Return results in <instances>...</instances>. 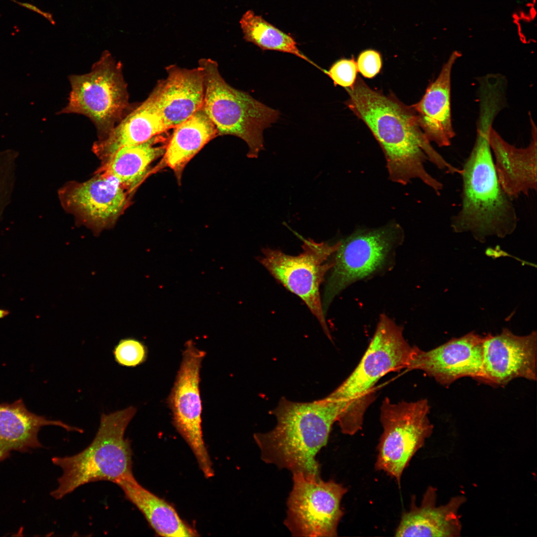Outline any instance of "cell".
Segmentation results:
<instances>
[{
	"mask_svg": "<svg viewBox=\"0 0 537 537\" xmlns=\"http://www.w3.org/2000/svg\"><path fill=\"white\" fill-rule=\"evenodd\" d=\"M205 355L192 341L187 342L167 403L174 426L190 447L205 477L210 478L214 472L203 439L199 390L200 369Z\"/></svg>",
	"mask_w": 537,
	"mask_h": 537,
	"instance_id": "7c38bea8",
	"label": "cell"
},
{
	"mask_svg": "<svg viewBox=\"0 0 537 537\" xmlns=\"http://www.w3.org/2000/svg\"><path fill=\"white\" fill-rule=\"evenodd\" d=\"M357 65L358 72L364 77L372 78L379 73L381 69V55L374 50H365L359 55Z\"/></svg>",
	"mask_w": 537,
	"mask_h": 537,
	"instance_id": "83f0119b",
	"label": "cell"
},
{
	"mask_svg": "<svg viewBox=\"0 0 537 537\" xmlns=\"http://www.w3.org/2000/svg\"><path fill=\"white\" fill-rule=\"evenodd\" d=\"M460 56L458 52H452L421 99L412 105L421 129L431 142L440 147L450 146L455 135L451 119V78L453 66Z\"/></svg>",
	"mask_w": 537,
	"mask_h": 537,
	"instance_id": "d6986e66",
	"label": "cell"
},
{
	"mask_svg": "<svg viewBox=\"0 0 537 537\" xmlns=\"http://www.w3.org/2000/svg\"><path fill=\"white\" fill-rule=\"evenodd\" d=\"M485 339L471 332L429 351L414 346L407 369L422 370L444 386L465 377L481 381Z\"/></svg>",
	"mask_w": 537,
	"mask_h": 537,
	"instance_id": "4fadbf2b",
	"label": "cell"
},
{
	"mask_svg": "<svg viewBox=\"0 0 537 537\" xmlns=\"http://www.w3.org/2000/svg\"><path fill=\"white\" fill-rule=\"evenodd\" d=\"M71 91L59 114L76 113L89 118L99 140L106 138L132 110L127 84L120 61L108 51L102 52L90 72L69 77Z\"/></svg>",
	"mask_w": 537,
	"mask_h": 537,
	"instance_id": "52a82bcc",
	"label": "cell"
},
{
	"mask_svg": "<svg viewBox=\"0 0 537 537\" xmlns=\"http://www.w3.org/2000/svg\"><path fill=\"white\" fill-rule=\"evenodd\" d=\"M136 412L130 406L108 414H102L99 427L91 443L76 454L52 458L61 468L58 486L50 494L61 499L85 484L99 481L115 483L133 475L131 442L124 437L126 429Z\"/></svg>",
	"mask_w": 537,
	"mask_h": 537,
	"instance_id": "5b68a950",
	"label": "cell"
},
{
	"mask_svg": "<svg viewBox=\"0 0 537 537\" xmlns=\"http://www.w3.org/2000/svg\"><path fill=\"white\" fill-rule=\"evenodd\" d=\"M128 191L113 176L103 173L60 192L64 207L95 229L110 227L127 206Z\"/></svg>",
	"mask_w": 537,
	"mask_h": 537,
	"instance_id": "9a60e30c",
	"label": "cell"
},
{
	"mask_svg": "<svg viewBox=\"0 0 537 537\" xmlns=\"http://www.w3.org/2000/svg\"><path fill=\"white\" fill-rule=\"evenodd\" d=\"M494 119L490 114H479L475 141L460 174V208L450 221L454 232L469 233L480 242L509 235L518 223L513 199L502 188L494 167L489 144Z\"/></svg>",
	"mask_w": 537,
	"mask_h": 537,
	"instance_id": "7a4b0ae2",
	"label": "cell"
},
{
	"mask_svg": "<svg viewBox=\"0 0 537 537\" xmlns=\"http://www.w3.org/2000/svg\"><path fill=\"white\" fill-rule=\"evenodd\" d=\"M537 359L536 331L521 336L504 328L499 334L486 335L481 382L502 386L518 378L536 381Z\"/></svg>",
	"mask_w": 537,
	"mask_h": 537,
	"instance_id": "5bb4252c",
	"label": "cell"
},
{
	"mask_svg": "<svg viewBox=\"0 0 537 537\" xmlns=\"http://www.w3.org/2000/svg\"><path fill=\"white\" fill-rule=\"evenodd\" d=\"M402 326L382 314L358 365L327 397L339 408L342 432L353 435L361 429L364 414L375 398V385L386 374L407 368L412 347Z\"/></svg>",
	"mask_w": 537,
	"mask_h": 537,
	"instance_id": "277c9868",
	"label": "cell"
},
{
	"mask_svg": "<svg viewBox=\"0 0 537 537\" xmlns=\"http://www.w3.org/2000/svg\"><path fill=\"white\" fill-rule=\"evenodd\" d=\"M358 72L357 62L353 58L340 59L334 63L328 71H323L335 86L345 88H350L354 84Z\"/></svg>",
	"mask_w": 537,
	"mask_h": 537,
	"instance_id": "4316f807",
	"label": "cell"
},
{
	"mask_svg": "<svg viewBox=\"0 0 537 537\" xmlns=\"http://www.w3.org/2000/svg\"><path fill=\"white\" fill-rule=\"evenodd\" d=\"M168 130L152 91L147 98L128 113L106 138L96 142L93 150L105 161L123 146L146 142Z\"/></svg>",
	"mask_w": 537,
	"mask_h": 537,
	"instance_id": "44dd1931",
	"label": "cell"
},
{
	"mask_svg": "<svg viewBox=\"0 0 537 537\" xmlns=\"http://www.w3.org/2000/svg\"><path fill=\"white\" fill-rule=\"evenodd\" d=\"M301 238L302 252L297 256L266 248L259 261L273 277L299 296L316 317L327 337L332 340L322 307L320 287L332 268L333 255L341 241L318 243Z\"/></svg>",
	"mask_w": 537,
	"mask_h": 537,
	"instance_id": "9c48e42d",
	"label": "cell"
},
{
	"mask_svg": "<svg viewBox=\"0 0 537 537\" xmlns=\"http://www.w3.org/2000/svg\"><path fill=\"white\" fill-rule=\"evenodd\" d=\"M10 0L14 2L15 3L18 4V5H20L21 6L24 7L25 8H26L27 9H28L29 10H30L31 11H34L35 12H36V13L41 15L42 16L44 17L45 18H46L52 24H53V25L55 24V21H54V19L53 18V16H52V14H51L50 13L43 11L42 10H41L40 8L37 7V6H36L31 4V3H27V2H22L18 1L17 0Z\"/></svg>",
	"mask_w": 537,
	"mask_h": 537,
	"instance_id": "f1b7e54d",
	"label": "cell"
},
{
	"mask_svg": "<svg viewBox=\"0 0 537 537\" xmlns=\"http://www.w3.org/2000/svg\"><path fill=\"white\" fill-rule=\"evenodd\" d=\"M284 524L294 537H335L344 512L341 502L347 489L320 476L292 473Z\"/></svg>",
	"mask_w": 537,
	"mask_h": 537,
	"instance_id": "8fae6325",
	"label": "cell"
},
{
	"mask_svg": "<svg viewBox=\"0 0 537 537\" xmlns=\"http://www.w3.org/2000/svg\"><path fill=\"white\" fill-rule=\"evenodd\" d=\"M48 425L83 432L61 421L49 420L30 412L21 398L12 403L0 404V462L9 457L12 451L24 452L43 447L38 434L42 427Z\"/></svg>",
	"mask_w": 537,
	"mask_h": 537,
	"instance_id": "ffe728a7",
	"label": "cell"
},
{
	"mask_svg": "<svg viewBox=\"0 0 537 537\" xmlns=\"http://www.w3.org/2000/svg\"><path fill=\"white\" fill-rule=\"evenodd\" d=\"M204 83L202 108L215 125L218 135H233L249 147L247 156L257 158L264 149L263 132L279 118V111L237 90L222 77L217 63L199 60Z\"/></svg>",
	"mask_w": 537,
	"mask_h": 537,
	"instance_id": "8992f818",
	"label": "cell"
},
{
	"mask_svg": "<svg viewBox=\"0 0 537 537\" xmlns=\"http://www.w3.org/2000/svg\"><path fill=\"white\" fill-rule=\"evenodd\" d=\"M493 78H496V77H493ZM498 79H499V78H498ZM500 80H501V79H500Z\"/></svg>",
	"mask_w": 537,
	"mask_h": 537,
	"instance_id": "f546056e",
	"label": "cell"
},
{
	"mask_svg": "<svg viewBox=\"0 0 537 537\" xmlns=\"http://www.w3.org/2000/svg\"><path fill=\"white\" fill-rule=\"evenodd\" d=\"M437 496L436 489L430 486L419 506L413 501L409 511L402 514L395 536H460L462 524L459 512L466 497L455 496L446 504L437 505Z\"/></svg>",
	"mask_w": 537,
	"mask_h": 537,
	"instance_id": "ac0fdd59",
	"label": "cell"
},
{
	"mask_svg": "<svg viewBox=\"0 0 537 537\" xmlns=\"http://www.w3.org/2000/svg\"><path fill=\"white\" fill-rule=\"evenodd\" d=\"M125 498L143 514L156 534L163 537H194L197 533L184 522L168 502L141 485L133 475L115 482Z\"/></svg>",
	"mask_w": 537,
	"mask_h": 537,
	"instance_id": "7402d4cb",
	"label": "cell"
},
{
	"mask_svg": "<svg viewBox=\"0 0 537 537\" xmlns=\"http://www.w3.org/2000/svg\"><path fill=\"white\" fill-rule=\"evenodd\" d=\"M345 90L349 95L346 105L365 123L381 147L391 180L406 185L418 179L439 195L443 184L427 171L426 162L448 174L460 173L431 145L412 106L371 89L359 77Z\"/></svg>",
	"mask_w": 537,
	"mask_h": 537,
	"instance_id": "6da1fadb",
	"label": "cell"
},
{
	"mask_svg": "<svg viewBox=\"0 0 537 537\" xmlns=\"http://www.w3.org/2000/svg\"><path fill=\"white\" fill-rule=\"evenodd\" d=\"M165 153L167 165L176 172L185 165L218 134L217 130L202 108L177 125Z\"/></svg>",
	"mask_w": 537,
	"mask_h": 537,
	"instance_id": "603a6c76",
	"label": "cell"
},
{
	"mask_svg": "<svg viewBox=\"0 0 537 537\" xmlns=\"http://www.w3.org/2000/svg\"><path fill=\"white\" fill-rule=\"evenodd\" d=\"M429 411L430 405L425 399L397 403L384 399L380 407L383 432L377 447V470L400 482L411 458L433 433Z\"/></svg>",
	"mask_w": 537,
	"mask_h": 537,
	"instance_id": "30bf717a",
	"label": "cell"
},
{
	"mask_svg": "<svg viewBox=\"0 0 537 537\" xmlns=\"http://www.w3.org/2000/svg\"><path fill=\"white\" fill-rule=\"evenodd\" d=\"M113 354L116 361L119 364L134 367L143 363L146 359L147 350L145 346L133 338L122 339L114 348Z\"/></svg>",
	"mask_w": 537,
	"mask_h": 537,
	"instance_id": "484cf974",
	"label": "cell"
},
{
	"mask_svg": "<svg viewBox=\"0 0 537 537\" xmlns=\"http://www.w3.org/2000/svg\"><path fill=\"white\" fill-rule=\"evenodd\" d=\"M158 138L136 145L123 146L104 161L98 173L115 177L131 192L142 179L150 165L160 155L162 147Z\"/></svg>",
	"mask_w": 537,
	"mask_h": 537,
	"instance_id": "cb8c5ba5",
	"label": "cell"
},
{
	"mask_svg": "<svg viewBox=\"0 0 537 537\" xmlns=\"http://www.w3.org/2000/svg\"><path fill=\"white\" fill-rule=\"evenodd\" d=\"M403 239L402 228L392 223L376 229L356 231L341 241L333 255L334 265L322 300L325 315L333 300L343 290L384 269Z\"/></svg>",
	"mask_w": 537,
	"mask_h": 537,
	"instance_id": "ba28073f",
	"label": "cell"
},
{
	"mask_svg": "<svg viewBox=\"0 0 537 537\" xmlns=\"http://www.w3.org/2000/svg\"><path fill=\"white\" fill-rule=\"evenodd\" d=\"M244 39L263 50H275L288 53L308 62L319 69L298 48L295 40L265 20L262 16L249 10L244 13L240 21Z\"/></svg>",
	"mask_w": 537,
	"mask_h": 537,
	"instance_id": "d4e9b609",
	"label": "cell"
},
{
	"mask_svg": "<svg viewBox=\"0 0 537 537\" xmlns=\"http://www.w3.org/2000/svg\"><path fill=\"white\" fill-rule=\"evenodd\" d=\"M270 413L276 418L274 428L254 435L262 459L292 473L320 476L316 457L326 445L337 421V403L327 397L310 402H292L283 397Z\"/></svg>",
	"mask_w": 537,
	"mask_h": 537,
	"instance_id": "3957f363",
	"label": "cell"
},
{
	"mask_svg": "<svg viewBox=\"0 0 537 537\" xmlns=\"http://www.w3.org/2000/svg\"><path fill=\"white\" fill-rule=\"evenodd\" d=\"M531 120V139L525 148L509 144L493 128L490 132L489 144L498 181L513 200L537 190V128L532 118Z\"/></svg>",
	"mask_w": 537,
	"mask_h": 537,
	"instance_id": "e0dca14e",
	"label": "cell"
},
{
	"mask_svg": "<svg viewBox=\"0 0 537 537\" xmlns=\"http://www.w3.org/2000/svg\"><path fill=\"white\" fill-rule=\"evenodd\" d=\"M166 79L152 90L157 106L169 130L186 120L203 107L204 83L201 69L171 65Z\"/></svg>",
	"mask_w": 537,
	"mask_h": 537,
	"instance_id": "2e32d148",
	"label": "cell"
}]
</instances>
